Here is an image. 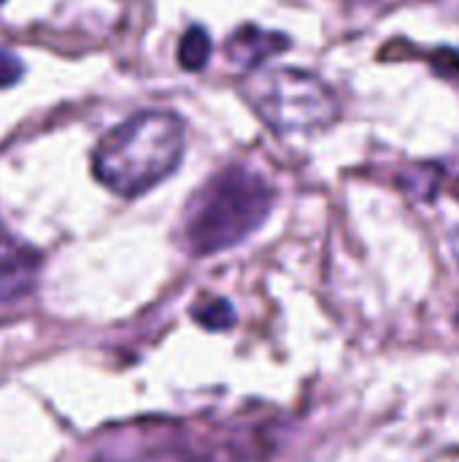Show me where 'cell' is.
Segmentation results:
<instances>
[{
	"label": "cell",
	"instance_id": "6da1fadb",
	"mask_svg": "<svg viewBox=\"0 0 459 462\" xmlns=\"http://www.w3.org/2000/svg\"><path fill=\"white\" fill-rule=\"evenodd\" d=\"M184 157V125L170 111H141L100 138L95 179L114 195L138 198L165 181Z\"/></svg>",
	"mask_w": 459,
	"mask_h": 462
},
{
	"label": "cell",
	"instance_id": "7a4b0ae2",
	"mask_svg": "<svg viewBox=\"0 0 459 462\" xmlns=\"http://www.w3.org/2000/svg\"><path fill=\"white\" fill-rule=\"evenodd\" d=\"M276 192L268 179L246 165L216 171L187 203L184 241L197 257L227 252L268 219Z\"/></svg>",
	"mask_w": 459,
	"mask_h": 462
},
{
	"label": "cell",
	"instance_id": "3957f363",
	"mask_svg": "<svg viewBox=\"0 0 459 462\" xmlns=\"http://www.w3.org/2000/svg\"><path fill=\"white\" fill-rule=\"evenodd\" d=\"M243 100L276 133H314L330 127L341 103L335 92L314 73L300 68H260L241 81Z\"/></svg>",
	"mask_w": 459,
	"mask_h": 462
},
{
	"label": "cell",
	"instance_id": "277c9868",
	"mask_svg": "<svg viewBox=\"0 0 459 462\" xmlns=\"http://www.w3.org/2000/svg\"><path fill=\"white\" fill-rule=\"evenodd\" d=\"M41 273V254L0 222V303L24 298Z\"/></svg>",
	"mask_w": 459,
	"mask_h": 462
},
{
	"label": "cell",
	"instance_id": "5b68a950",
	"mask_svg": "<svg viewBox=\"0 0 459 462\" xmlns=\"http://www.w3.org/2000/svg\"><path fill=\"white\" fill-rule=\"evenodd\" d=\"M289 46V38L273 30H262L257 24H243L241 30H235L227 41V57L246 68V70H260L271 57L281 54Z\"/></svg>",
	"mask_w": 459,
	"mask_h": 462
},
{
	"label": "cell",
	"instance_id": "8992f818",
	"mask_svg": "<svg viewBox=\"0 0 459 462\" xmlns=\"http://www.w3.org/2000/svg\"><path fill=\"white\" fill-rule=\"evenodd\" d=\"M211 57V38L203 27H189L179 41V62L184 70H200L206 68Z\"/></svg>",
	"mask_w": 459,
	"mask_h": 462
},
{
	"label": "cell",
	"instance_id": "52a82bcc",
	"mask_svg": "<svg viewBox=\"0 0 459 462\" xmlns=\"http://www.w3.org/2000/svg\"><path fill=\"white\" fill-rule=\"evenodd\" d=\"M192 314L208 330H227V328L235 325V311L225 298H214L208 303H200V306L192 309Z\"/></svg>",
	"mask_w": 459,
	"mask_h": 462
},
{
	"label": "cell",
	"instance_id": "ba28073f",
	"mask_svg": "<svg viewBox=\"0 0 459 462\" xmlns=\"http://www.w3.org/2000/svg\"><path fill=\"white\" fill-rule=\"evenodd\" d=\"M22 73H24V68H22L19 57H14L11 51L0 49V89L16 84L22 79Z\"/></svg>",
	"mask_w": 459,
	"mask_h": 462
},
{
	"label": "cell",
	"instance_id": "9c48e42d",
	"mask_svg": "<svg viewBox=\"0 0 459 462\" xmlns=\"http://www.w3.org/2000/svg\"><path fill=\"white\" fill-rule=\"evenodd\" d=\"M452 246H454V257L459 263V230H454V236H452Z\"/></svg>",
	"mask_w": 459,
	"mask_h": 462
},
{
	"label": "cell",
	"instance_id": "30bf717a",
	"mask_svg": "<svg viewBox=\"0 0 459 462\" xmlns=\"http://www.w3.org/2000/svg\"><path fill=\"white\" fill-rule=\"evenodd\" d=\"M3 3H5V0H0V5H3Z\"/></svg>",
	"mask_w": 459,
	"mask_h": 462
}]
</instances>
